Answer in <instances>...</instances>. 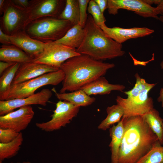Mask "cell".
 Here are the masks:
<instances>
[{"label": "cell", "instance_id": "1", "mask_svg": "<svg viewBox=\"0 0 163 163\" xmlns=\"http://www.w3.org/2000/svg\"><path fill=\"white\" fill-rule=\"evenodd\" d=\"M124 133L118 163H136L159 141L141 116L122 118Z\"/></svg>", "mask_w": 163, "mask_h": 163}, {"label": "cell", "instance_id": "2", "mask_svg": "<svg viewBox=\"0 0 163 163\" xmlns=\"http://www.w3.org/2000/svg\"><path fill=\"white\" fill-rule=\"evenodd\" d=\"M115 66L114 63L96 60L85 55L80 54L69 59L62 64L60 68L65 74L60 93L80 90L104 75L108 70Z\"/></svg>", "mask_w": 163, "mask_h": 163}, {"label": "cell", "instance_id": "3", "mask_svg": "<svg viewBox=\"0 0 163 163\" xmlns=\"http://www.w3.org/2000/svg\"><path fill=\"white\" fill-rule=\"evenodd\" d=\"M84 29L83 41L76 50L78 53L101 61L121 57L125 54L122 44L108 37L95 24L91 15H88Z\"/></svg>", "mask_w": 163, "mask_h": 163}, {"label": "cell", "instance_id": "4", "mask_svg": "<svg viewBox=\"0 0 163 163\" xmlns=\"http://www.w3.org/2000/svg\"><path fill=\"white\" fill-rule=\"evenodd\" d=\"M73 26L68 21L48 17L31 21L24 30L32 38L47 43L62 38Z\"/></svg>", "mask_w": 163, "mask_h": 163}, {"label": "cell", "instance_id": "5", "mask_svg": "<svg viewBox=\"0 0 163 163\" xmlns=\"http://www.w3.org/2000/svg\"><path fill=\"white\" fill-rule=\"evenodd\" d=\"M65 74L62 70L48 73L20 83L11 84L0 101L24 98L32 95L39 88L47 85H56L64 80Z\"/></svg>", "mask_w": 163, "mask_h": 163}, {"label": "cell", "instance_id": "6", "mask_svg": "<svg viewBox=\"0 0 163 163\" xmlns=\"http://www.w3.org/2000/svg\"><path fill=\"white\" fill-rule=\"evenodd\" d=\"M80 54L75 49L52 42L46 44L43 52L34 58L32 62L60 69L62 64L67 59Z\"/></svg>", "mask_w": 163, "mask_h": 163}, {"label": "cell", "instance_id": "7", "mask_svg": "<svg viewBox=\"0 0 163 163\" xmlns=\"http://www.w3.org/2000/svg\"><path fill=\"white\" fill-rule=\"evenodd\" d=\"M80 107L68 101L59 100L56 103L51 119L46 122L36 123V126L42 130L47 132L59 129L70 123L77 116Z\"/></svg>", "mask_w": 163, "mask_h": 163}, {"label": "cell", "instance_id": "8", "mask_svg": "<svg viewBox=\"0 0 163 163\" xmlns=\"http://www.w3.org/2000/svg\"><path fill=\"white\" fill-rule=\"evenodd\" d=\"M66 2L62 0L30 1L24 30L30 22L35 20L48 17L58 18L64 8Z\"/></svg>", "mask_w": 163, "mask_h": 163}, {"label": "cell", "instance_id": "9", "mask_svg": "<svg viewBox=\"0 0 163 163\" xmlns=\"http://www.w3.org/2000/svg\"><path fill=\"white\" fill-rule=\"evenodd\" d=\"M1 20L2 30L11 36L19 31L24 30L27 18V10L15 5L11 0H5Z\"/></svg>", "mask_w": 163, "mask_h": 163}, {"label": "cell", "instance_id": "10", "mask_svg": "<svg viewBox=\"0 0 163 163\" xmlns=\"http://www.w3.org/2000/svg\"><path fill=\"white\" fill-rule=\"evenodd\" d=\"M152 88L143 90L139 95L132 98H124L117 96L116 99L117 104L121 106L124 111L122 117L142 116L154 108L153 99L148 96L149 92Z\"/></svg>", "mask_w": 163, "mask_h": 163}, {"label": "cell", "instance_id": "11", "mask_svg": "<svg viewBox=\"0 0 163 163\" xmlns=\"http://www.w3.org/2000/svg\"><path fill=\"white\" fill-rule=\"evenodd\" d=\"M107 9L110 14L115 15L120 9L134 11L144 18H153L158 19L156 7H153L143 0H108Z\"/></svg>", "mask_w": 163, "mask_h": 163}, {"label": "cell", "instance_id": "12", "mask_svg": "<svg viewBox=\"0 0 163 163\" xmlns=\"http://www.w3.org/2000/svg\"><path fill=\"white\" fill-rule=\"evenodd\" d=\"M34 112L30 105L0 116V128L11 129L18 133L26 129L32 119Z\"/></svg>", "mask_w": 163, "mask_h": 163}, {"label": "cell", "instance_id": "13", "mask_svg": "<svg viewBox=\"0 0 163 163\" xmlns=\"http://www.w3.org/2000/svg\"><path fill=\"white\" fill-rule=\"evenodd\" d=\"M52 95L51 91L46 88L26 98L0 101V115H5L17 108L27 105L39 104L46 106Z\"/></svg>", "mask_w": 163, "mask_h": 163}, {"label": "cell", "instance_id": "14", "mask_svg": "<svg viewBox=\"0 0 163 163\" xmlns=\"http://www.w3.org/2000/svg\"><path fill=\"white\" fill-rule=\"evenodd\" d=\"M99 27L108 37L121 44L130 39L149 36L154 32V30L146 27L125 28L115 27L110 28L107 26L105 24Z\"/></svg>", "mask_w": 163, "mask_h": 163}, {"label": "cell", "instance_id": "15", "mask_svg": "<svg viewBox=\"0 0 163 163\" xmlns=\"http://www.w3.org/2000/svg\"><path fill=\"white\" fill-rule=\"evenodd\" d=\"M60 69L33 62L21 63L11 84H16L36 78L44 74L57 71Z\"/></svg>", "mask_w": 163, "mask_h": 163}, {"label": "cell", "instance_id": "16", "mask_svg": "<svg viewBox=\"0 0 163 163\" xmlns=\"http://www.w3.org/2000/svg\"><path fill=\"white\" fill-rule=\"evenodd\" d=\"M10 36L12 44L18 47L33 58L43 52L47 43L32 38L24 30Z\"/></svg>", "mask_w": 163, "mask_h": 163}, {"label": "cell", "instance_id": "17", "mask_svg": "<svg viewBox=\"0 0 163 163\" xmlns=\"http://www.w3.org/2000/svg\"><path fill=\"white\" fill-rule=\"evenodd\" d=\"M125 86L120 84H112L109 83L103 76L100 77L83 87L82 90L88 95L108 94L113 90L122 91Z\"/></svg>", "mask_w": 163, "mask_h": 163}, {"label": "cell", "instance_id": "18", "mask_svg": "<svg viewBox=\"0 0 163 163\" xmlns=\"http://www.w3.org/2000/svg\"><path fill=\"white\" fill-rule=\"evenodd\" d=\"M33 59L14 45L3 44L1 46L0 61L22 63L32 62Z\"/></svg>", "mask_w": 163, "mask_h": 163}, {"label": "cell", "instance_id": "19", "mask_svg": "<svg viewBox=\"0 0 163 163\" xmlns=\"http://www.w3.org/2000/svg\"><path fill=\"white\" fill-rule=\"evenodd\" d=\"M52 90L57 98L59 100L66 101L77 106L86 107L91 105L95 101L94 97H91L82 89L69 93L57 92L54 88Z\"/></svg>", "mask_w": 163, "mask_h": 163}, {"label": "cell", "instance_id": "20", "mask_svg": "<svg viewBox=\"0 0 163 163\" xmlns=\"http://www.w3.org/2000/svg\"><path fill=\"white\" fill-rule=\"evenodd\" d=\"M84 35V28L78 24L73 26L62 38L54 42L76 50L81 45Z\"/></svg>", "mask_w": 163, "mask_h": 163}, {"label": "cell", "instance_id": "21", "mask_svg": "<svg viewBox=\"0 0 163 163\" xmlns=\"http://www.w3.org/2000/svg\"><path fill=\"white\" fill-rule=\"evenodd\" d=\"M123 120L110 129V136L111 141L109 145L111 152V163H118V154L124 133Z\"/></svg>", "mask_w": 163, "mask_h": 163}, {"label": "cell", "instance_id": "22", "mask_svg": "<svg viewBox=\"0 0 163 163\" xmlns=\"http://www.w3.org/2000/svg\"><path fill=\"white\" fill-rule=\"evenodd\" d=\"M141 116L157 136L160 144L163 145V119L160 116L159 112L153 108Z\"/></svg>", "mask_w": 163, "mask_h": 163}, {"label": "cell", "instance_id": "23", "mask_svg": "<svg viewBox=\"0 0 163 163\" xmlns=\"http://www.w3.org/2000/svg\"><path fill=\"white\" fill-rule=\"evenodd\" d=\"M106 111L107 117L98 126L99 129L103 130H106L111 125L118 123L124 113L122 107L118 104L107 107Z\"/></svg>", "mask_w": 163, "mask_h": 163}, {"label": "cell", "instance_id": "24", "mask_svg": "<svg viewBox=\"0 0 163 163\" xmlns=\"http://www.w3.org/2000/svg\"><path fill=\"white\" fill-rule=\"evenodd\" d=\"M58 18L68 21L73 26L78 24L79 12L78 0H66L64 8Z\"/></svg>", "mask_w": 163, "mask_h": 163}, {"label": "cell", "instance_id": "25", "mask_svg": "<svg viewBox=\"0 0 163 163\" xmlns=\"http://www.w3.org/2000/svg\"><path fill=\"white\" fill-rule=\"evenodd\" d=\"M23 138L22 133L11 142L6 143H0V163L5 159H8L15 156L20 150Z\"/></svg>", "mask_w": 163, "mask_h": 163}, {"label": "cell", "instance_id": "26", "mask_svg": "<svg viewBox=\"0 0 163 163\" xmlns=\"http://www.w3.org/2000/svg\"><path fill=\"white\" fill-rule=\"evenodd\" d=\"M21 63L16 62L5 70L0 75V98L9 89Z\"/></svg>", "mask_w": 163, "mask_h": 163}, {"label": "cell", "instance_id": "27", "mask_svg": "<svg viewBox=\"0 0 163 163\" xmlns=\"http://www.w3.org/2000/svg\"><path fill=\"white\" fill-rule=\"evenodd\" d=\"M136 163H163V146L159 141Z\"/></svg>", "mask_w": 163, "mask_h": 163}, {"label": "cell", "instance_id": "28", "mask_svg": "<svg viewBox=\"0 0 163 163\" xmlns=\"http://www.w3.org/2000/svg\"><path fill=\"white\" fill-rule=\"evenodd\" d=\"M136 79V83L134 87L131 90L124 91V93L127 95V98H132L137 96L142 90L149 88H153L157 83L149 84L145 79L141 78L138 73L135 75Z\"/></svg>", "mask_w": 163, "mask_h": 163}, {"label": "cell", "instance_id": "29", "mask_svg": "<svg viewBox=\"0 0 163 163\" xmlns=\"http://www.w3.org/2000/svg\"><path fill=\"white\" fill-rule=\"evenodd\" d=\"M88 13L92 16L95 24L99 27L106 21L98 6L94 0H90L87 8Z\"/></svg>", "mask_w": 163, "mask_h": 163}, {"label": "cell", "instance_id": "30", "mask_svg": "<svg viewBox=\"0 0 163 163\" xmlns=\"http://www.w3.org/2000/svg\"><path fill=\"white\" fill-rule=\"evenodd\" d=\"M19 133L12 129L0 128V143L10 142L15 139Z\"/></svg>", "mask_w": 163, "mask_h": 163}, {"label": "cell", "instance_id": "31", "mask_svg": "<svg viewBox=\"0 0 163 163\" xmlns=\"http://www.w3.org/2000/svg\"><path fill=\"white\" fill-rule=\"evenodd\" d=\"M90 0H78L79 6V21L78 24L84 28L88 18V5Z\"/></svg>", "mask_w": 163, "mask_h": 163}, {"label": "cell", "instance_id": "32", "mask_svg": "<svg viewBox=\"0 0 163 163\" xmlns=\"http://www.w3.org/2000/svg\"><path fill=\"white\" fill-rule=\"evenodd\" d=\"M0 42L4 45L12 44L10 36L5 33L0 28Z\"/></svg>", "mask_w": 163, "mask_h": 163}, {"label": "cell", "instance_id": "33", "mask_svg": "<svg viewBox=\"0 0 163 163\" xmlns=\"http://www.w3.org/2000/svg\"><path fill=\"white\" fill-rule=\"evenodd\" d=\"M17 6L22 8L27 9L30 5V1L28 0H11Z\"/></svg>", "mask_w": 163, "mask_h": 163}, {"label": "cell", "instance_id": "34", "mask_svg": "<svg viewBox=\"0 0 163 163\" xmlns=\"http://www.w3.org/2000/svg\"><path fill=\"white\" fill-rule=\"evenodd\" d=\"M16 62L0 61V75H1L5 70L14 64Z\"/></svg>", "mask_w": 163, "mask_h": 163}, {"label": "cell", "instance_id": "35", "mask_svg": "<svg viewBox=\"0 0 163 163\" xmlns=\"http://www.w3.org/2000/svg\"><path fill=\"white\" fill-rule=\"evenodd\" d=\"M96 2L102 13L104 14L105 10L107 8L108 0H94Z\"/></svg>", "mask_w": 163, "mask_h": 163}, {"label": "cell", "instance_id": "36", "mask_svg": "<svg viewBox=\"0 0 163 163\" xmlns=\"http://www.w3.org/2000/svg\"><path fill=\"white\" fill-rule=\"evenodd\" d=\"M160 66L161 69H163V61L160 63ZM158 101L161 103L162 107H163V88L160 91L159 96L157 99Z\"/></svg>", "mask_w": 163, "mask_h": 163}, {"label": "cell", "instance_id": "37", "mask_svg": "<svg viewBox=\"0 0 163 163\" xmlns=\"http://www.w3.org/2000/svg\"><path fill=\"white\" fill-rule=\"evenodd\" d=\"M156 8L158 14L163 15V0H161Z\"/></svg>", "mask_w": 163, "mask_h": 163}, {"label": "cell", "instance_id": "38", "mask_svg": "<svg viewBox=\"0 0 163 163\" xmlns=\"http://www.w3.org/2000/svg\"><path fill=\"white\" fill-rule=\"evenodd\" d=\"M143 1L146 4L151 5L153 4L158 5L161 0H143Z\"/></svg>", "mask_w": 163, "mask_h": 163}, {"label": "cell", "instance_id": "39", "mask_svg": "<svg viewBox=\"0 0 163 163\" xmlns=\"http://www.w3.org/2000/svg\"><path fill=\"white\" fill-rule=\"evenodd\" d=\"M5 0H0V14H2L3 13Z\"/></svg>", "mask_w": 163, "mask_h": 163}, {"label": "cell", "instance_id": "40", "mask_svg": "<svg viewBox=\"0 0 163 163\" xmlns=\"http://www.w3.org/2000/svg\"><path fill=\"white\" fill-rule=\"evenodd\" d=\"M158 19L160 21L163 23V16L162 15L160 16L159 17Z\"/></svg>", "mask_w": 163, "mask_h": 163}, {"label": "cell", "instance_id": "41", "mask_svg": "<svg viewBox=\"0 0 163 163\" xmlns=\"http://www.w3.org/2000/svg\"><path fill=\"white\" fill-rule=\"evenodd\" d=\"M16 163H31L28 161H24L22 162H18Z\"/></svg>", "mask_w": 163, "mask_h": 163}, {"label": "cell", "instance_id": "42", "mask_svg": "<svg viewBox=\"0 0 163 163\" xmlns=\"http://www.w3.org/2000/svg\"><path fill=\"white\" fill-rule=\"evenodd\" d=\"M162 126H163V125H162Z\"/></svg>", "mask_w": 163, "mask_h": 163}, {"label": "cell", "instance_id": "43", "mask_svg": "<svg viewBox=\"0 0 163 163\" xmlns=\"http://www.w3.org/2000/svg\"><path fill=\"white\" fill-rule=\"evenodd\" d=\"M11 163H12V162H11Z\"/></svg>", "mask_w": 163, "mask_h": 163}]
</instances>
